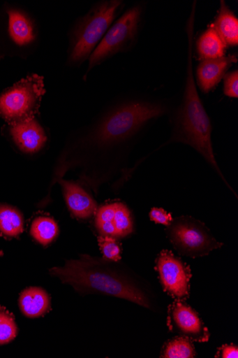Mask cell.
I'll return each instance as SVG.
<instances>
[{
    "instance_id": "obj_1",
    "label": "cell",
    "mask_w": 238,
    "mask_h": 358,
    "mask_svg": "<svg viewBox=\"0 0 238 358\" xmlns=\"http://www.w3.org/2000/svg\"><path fill=\"white\" fill-rule=\"evenodd\" d=\"M175 103L144 92L121 97L78 134L74 158L95 174L110 173L127 157L148 129L158 120L168 117Z\"/></svg>"
},
{
    "instance_id": "obj_2",
    "label": "cell",
    "mask_w": 238,
    "mask_h": 358,
    "mask_svg": "<svg viewBox=\"0 0 238 358\" xmlns=\"http://www.w3.org/2000/svg\"><path fill=\"white\" fill-rule=\"evenodd\" d=\"M197 4V1L193 2L185 27L187 57L181 99L177 104L175 103L168 115L172 127L171 137L158 149L171 143H181L192 148L207 161L225 185L235 193L216 159L212 143L211 120L202 103L195 80L193 53Z\"/></svg>"
},
{
    "instance_id": "obj_3",
    "label": "cell",
    "mask_w": 238,
    "mask_h": 358,
    "mask_svg": "<svg viewBox=\"0 0 238 358\" xmlns=\"http://www.w3.org/2000/svg\"><path fill=\"white\" fill-rule=\"evenodd\" d=\"M112 263L105 258L83 255L80 259L68 260L64 267L51 269L50 273L80 292H97L150 308L146 292L131 278L117 271Z\"/></svg>"
},
{
    "instance_id": "obj_4",
    "label": "cell",
    "mask_w": 238,
    "mask_h": 358,
    "mask_svg": "<svg viewBox=\"0 0 238 358\" xmlns=\"http://www.w3.org/2000/svg\"><path fill=\"white\" fill-rule=\"evenodd\" d=\"M125 6L124 0H101L76 20L69 34L66 58L68 66L80 67L89 60Z\"/></svg>"
},
{
    "instance_id": "obj_5",
    "label": "cell",
    "mask_w": 238,
    "mask_h": 358,
    "mask_svg": "<svg viewBox=\"0 0 238 358\" xmlns=\"http://www.w3.org/2000/svg\"><path fill=\"white\" fill-rule=\"evenodd\" d=\"M147 5L145 1L135 3L112 24L88 60L84 81L94 68L137 46L145 24Z\"/></svg>"
},
{
    "instance_id": "obj_6",
    "label": "cell",
    "mask_w": 238,
    "mask_h": 358,
    "mask_svg": "<svg viewBox=\"0 0 238 358\" xmlns=\"http://www.w3.org/2000/svg\"><path fill=\"white\" fill-rule=\"evenodd\" d=\"M39 27L27 11L6 3L0 8V60L27 59L39 42Z\"/></svg>"
},
{
    "instance_id": "obj_7",
    "label": "cell",
    "mask_w": 238,
    "mask_h": 358,
    "mask_svg": "<svg viewBox=\"0 0 238 358\" xmlns=\"http://www.w3.org/2000/svg\"><path fill=\"white\" fill-rule=\"evenodd\" d=\"M45 93L43 76H27L0 93V118L9 125L36 118Z\"/></svg>"
},
{
    "instance_id": "obj_8",
    "label": "cell",
    "mask_w": 238,
    "mask_h": 358,
    "mask_svg": "<svg viewBox=\"0 0 238 358\" xmlns=\"http://www.w3.org/2000/svg\"><path fill=\"white\" fill-rule=\"evenodd\" d=\"M165 233L179 253L193 258L207 255L223 245L212 236L205 224L190 216L173 220L167 226Z\"/></svg>"
},
{
    "instance_id": "obj_9",
    "label": "cell",
    "mask_w": 238,
    "mask_h": 358,
    "mask_svg": "<svg viewBox=\"0 0 238 358\" xmlns=\"http://www.w3.org/2000/svg\"><path fill=\"white\" fill-rule=\"evenodd\" d=\"M156 263L164 291L177 300L188 299L191 278L189 266L172 251L167 250L160 252Z\"/></svg>"
},
{
    "instance_id": "obj_10",
    "label": "cell",
    "mask_w": 238,
    "mask_h": 358,
    "mask_svg": "<svg viewBox=\"0 0 238 358\" xmlns=\"http://www.w3.org/2000/svg\"><path fill=\"white\" fill-rule=\"evenodd\" d=\"M167 324L170 331L191 341L208 342L210 333L196 312L190 306L177 300L169 306Z\"/></svg>"
},
{
    "instance_id": "obj_11",
    "label": "cell",
    "mask_w": 238,
    "mask_h": 358,
    "mask_svg": "<svg viewBox=\"0 0 238 358\" xmlns=\"http://www.w3.org/2000/svg\"><path fill=\"white\" fill-rule=\"evenodd\" d=\"M3 128L13 145L24 154L39 152L48 141L45 129L36 118L15 124H7Z\"/></svg>"
},
{
    "instance_id": "obj_12",
    "label": "cell",
    "mask_w": 238,
    "mask_h": 358,
    "mask_svg": "<svg viewBox=\"0 0 238 358\" xmlns=\"http://www.w3.org/2000/svg\"><path fill=\"white\" fill-rule=\"evenodd\" d=\"M237 55H225L221 58L200 60L195 70V83L203 94L212 92L223 80L233 64L237 62Z\"/></svg>"
},
{
    "instance_id": "obj_13",
    "label": "cell",
    "mask_w": 238,
    "mask_h": 358,
    "mask_svg": "<svg viewBox=\"0 0 238 358\" xmlns=\"http://www.w3.org/2000/svg\"><path fill=\"white\" fill-rule=\"evenodd\" d=\"M59 182L68 208L75 217L87 220L95 215L96 202L83 187L70 181L61 180Z\"/></svg>"
},
{
    "instance_id": "obj_14",
    "label": "cell",
    "mask_w": 238,
    "mask_h": 358,
    "mask_svg": "<svg viewBox=\"0 0 238 358\" xmlns=\"http://www.w3.org/2000/svg\"><path fill=\"white\" fill-rule=\"evenodd\" d=\"M50 298L41 287H30L24 289L19 298V307L22 314L29 318L45 315L50 309Z\"/></svg>"
},
{
    "instance_id": "obj_15",
    "label": "cell",
    "mask_w": 238,
    "mask_h": 358,
    "mask_svg": "<svg viewBox=\"0 0 238 358\" xmlns=\"http://www.w3.org/2000/svg\"><path fill=\"white\" fill-rule=\"evenodd\" d=\"M213 24L227 48L237 47L238 18L225 0L220 1L218 15Z\"/></svg>"
},
{
    "instance_id": "obj_16",
    "label": "cell",
    "mask_w": 238,
    "mask_h": 358,
    "mask_svg": "<svg viewBox=\"0 0 238 358\" xmlns=\"http://www.w3.org/2000/svg\"><path fill=\"white\" fill-rule=\"evenodd\" d=\"M195 52L200 60L221 58L225 55L227 47L211 24L194 42Z\"/></svg>"
},
{
    "instance_id": "obj_17",
    "label": "cell",
    "mask_w": 238,
    "mask_h": 358,
    "mask_svg": "<svg viewBox=\"0 0 238 358\" xmlns=\"http://www.w3.org/2000/svg\"><path fill=\"white\" fill-rule=\"evenodd\" d=\"M24 231V217L16 208L0 204V234L7 238H16Z\"/></svg>"
},
{
    "instance_id": "obj_18",
    "label": "cell",
    "mask_w": 238,
    "mask_h": 358,
    "mask_svg": "<svg viewBox=\"0 0 238 358\" xmlns=\"http://www.w3.org/2000/svg\"><path fill=\"white\" fill-rule=\"evenodd\" d=\"M59 227L51 217H39L31 223L30 234L39 243L47 245L58 236Z\"/></svg>"
},
{
    "instance_id": "obj_19",
    "label": "cell",
    "mask_w": 238,
    "mask_h": 358,
    "mask_svg": "<svg viewBox=\"0 0 238 358\" xmlns=\"http://www.w3.org/2000/svg\"><path fill=\"white\" fill-rule=\"evenodd\" d=\"M161 356L165 358H193L195 352L190 340L179 336L164 345Z\"/></svg>"
},
{
    "instance_id": "obj_20",
    "label": "cell",
    "mask_w": 238,
    "mask_h": 358,
    "mask_svg": "<svg viewBox=\"0 0 238 358\" xmlns=\"http://www.w3.org/2000/svg\"><path fill=\"white\" fill-rule=\"evenodd\" d=\"M116 207L117 203H112L97 208L95 213V225L100 234L112 236L116 234L114 224Z\"/></svg>"
},
{
    "instance_id": "obj_21",
    "label": "cell",
    "mask_w": 238,
    "mask_h": 358,
    "mask_svg": "<svg viewBox=\"0 0 238 358\" xmlns=\"http://www.w3.org/2000/svg\"><path fill=\"white\" fill-rule=\"evenodd\" d=\"M17 335L18 327L14 315L0 306V345L10 343Z\"/></svg>"
},
{
    "instance_id": "obj_22",
    "label": "cell",
    "mask_w": 238,
    "mask_h": 358,
    "mask_svg": "<svg viewBox=\"0 0 238 358\" xmlns=\"http://www.w3.org/2000/svg\"><path fill=\"white\" fill-rule=\"evenodd\" d=\"M114 224L117 238L126 237L133 231V222L129 209L122 203H117Z\"/></svg>"
},
{
    "instance_id": "obj_23",
    "label": "cell",
    "mask_w": 238,
    "mask_h": 358,
    "mask_svg": "<svg viewBox=\"0 0 238 358\" xmlns=\"http://www.w3.org/2000/svg\"><path fill=\"white\" fill-rule=\"evenodd\" d=\"M100 249L103 253V258L112 262H118L121 259V248L116 238L109 236L98 237Z\"/></svg>"
},
{
    "instance_id": "obj_24",
    "label": "cell",
    "mask_w": 238,
    "mask_h": 358,
    "mask_svg": "<svg viewBox=\"0 0 238 358\" xmlns=\"http://www.w3.org/2000/svg\"><path fill=\"white\" fill-rule=\"evenodd\" d=\"M223 93L230 99H238V71L228 72L223 79Z\"/></svg>"
},
{
    "instance_id": "obj_25",
    "label": "cell",
    "mask_w": 238,
    "mask_h": 358,
    "mask_svg": "<svg viewBox=\"0 0 238 358\" xmlns=\"http://www.w3.org/2000/svg\"><path fill=\"white\" fill-rule=\"evenodd\" d=\"M149 217L151 221L166 227L171 224L174 220L171 213H168L163 209L158 208H153L151 209Z\"/></svg>"
},
{
    "instance_id": "obj_26",
    "label": "cell",
    "mask_w": 238,
    "mask_h": 358,
    "mask_svg": "<svg viewBox=\"0 0 238 358\" xmlns=\"http://www.w3.org/2000/svg\"><path fill=\"white\" fill-rule=\"evenodd\" d=\"M216 356V357L223 358H237L238 357V348L233 345H223Z\"/></svg>"
},
{
    "instance_id": "obj_27",
    "label": "cell",
    "mask_w": 238,
    "mask_h": 358,
    "mask_svg": "<svg viewBox=\"0 0 238 358\" xmlns=\"http://www.w3.org/2000/svg\"><path fill=\"white\" fill-rule=\"evenodd\" d=\"M3 255V252H0V256Z\"/></svg>"
}]
</instances>
